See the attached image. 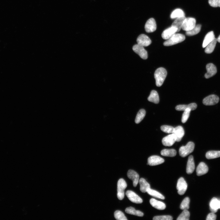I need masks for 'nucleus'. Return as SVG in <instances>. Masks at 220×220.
<instances>
[{
	"instance_id": "6",
	"label": "nucleus",
	"mask_w": 220,
	"mask_h": 220,
	"mask_svg": "<svg viewBox=\"0 0 220 220\" xmlns=\"http://www.w3.org/2000/svg\"><path fill=\"white\" fill-rule=\"evenodd\" d=\"M176 188L179 195H182L185 193L187 188V184L183 177H181L178 180Z\"/></svg>"
},
{
	"instance_id": "16",
	"label": "nucleus",
	"mask_w": 220,
	"mask_h": 220,
	"mask_svg": "<svg viewBox=\"0 0 220 220\" xmlns=\"http://www.w3.org/2000/svg\"><path fill=\"white\" fill-rule=\"evenodd\" d=\"M128 177L133 181L134 187L137 185L139 181V175L136 171L132 170H129L127 173Z\"/></svg>"
},
{
	"instance_id": "30",
	"label": "nucleus",
	"mask_w": 220,
	"mask_h": 220,
	"mask_svg": "<svg viewBox=\"0 0 220 220\" xmlns=\"http://www.w3.org/2000/svg\"><path fill=\"white\" fill-rule=\"evenodd\" d=\"M206 157L208 159H213L220 157V151H210L206 154Z\"/></svg>"
},
{
	"instance_id": "3",
	"label": "nucleus",
	"mask_w": 220,
	"mask_h": 220,
	"mask_svg": "<svg viewBox=\"0 0 220 220\" xmlns=\"http://www.w3.org/2000/svg\"><path fill=\"white\" fill-rule=\"evenodd\" d=\"M194 147L193 142H188L186 145L182 146L180 148L179 150L180 155L182 157H185L193 151Z\"/></svg>"
},
{
	"instance_id": "29",
	"label": "nucleus",
	"mask_w": 220,
	"mask_h": 220,
	"mask_svg": "<svg viewBox=\"0 0 220 220\" xmlns=\"http://www.w3.org/2000/svg\"><path fill=\"white\" fill-rule=\"evenodd\" d=\"M217 39L215 38L214 39L209 43L205 47V52L207 53H211L214 51Z\"/></svg>"
},
{
	"instance_id": "39",
	"label": "nucleus",
	"mask_w": 220,
	"mask_h": 220,
	"mask_svg": "<svg viewBox=\"0 0 220 220\" xmlns=\"http://www.w3.org/2000/svg\"><path fill=\"white\" fill-rule=\"evenodd\" d=\"M160 129L162 131L166 133H172L174 127L171 126L164 125L160 127Z\"/></svg>"
},
{
	"instance_id": "20",
	"label": "nucleus",
	"mask_w": 220,
	"mask_h": 220,
	"mask_svg": "<svg viewBox=\"0 0 220 220\" xmlns=\"http://www.w3.org/2000/svg\"><path fill=\"white\" fill-rule=\"evenodd\" d=\"M172 133L174 134L176 137V141L179 142L184 136L185 133L182 127L179 126L174 128Z\"/></svg>"
},
{
	"instance_id": "18",
	"label": "nucleus",
	"mask_w": 220,
	"mask_h": 220,
	"mask_svg": "<svg viewBox=\"0 0 220 220\" xmlns=\"http://www.w3.org/2000/svg\"><path fill=\"white\" fill-rule=\"evenodd\" d=\"M208 168L207 165L204 162H200L196 169L197 175L200 176L206 174L208 171Z\"/></svg>"
},
{
	"instance_id": "28",
	"label": "nucleus",
	"mask_w": 220,
	"mask_h": 220,
	"mask_svg": "<svg viewBox=\"0 0 220 220\" xmlns=\"http://www.w3.org/2000/svg\"><path fill=\"white\" fill-rule=\"evenodd\" d=\"M160 153L163 156L173 157L176 155L177 152L176 150L174 149H165L162 150Z\"/></svg>"
},
{
	"instance_id": "11",
	"label": "nucleus",
	"mask_w": 220,
	"mask_h": 220,
	"mask_svg": "<svg viewBox=\"0 0 220 220\" xmlns=\"http://www.w3.org/2000/svg\"><path fill=\"white\" fill-rule=\"evenodd\" d=\"M177 138L173 133L164 137L162 139V143L165 146H170L176 141Z\"/></svg>"
},
{
	"instance_id": "40",
	"label": "nucleus",
	"mask_w": 220,
	"mask_h": 220,
	"mask_svg": "<svg viewBox=\"0 0 220 220\" xmlns=\"http://www.w3.org/2000/svg\"><path fill=\"white\" fill-rule=\"evenodd\" d=\"M173 217L170 215H161L154 216L153 220H172Z\"/></svg>"
},
{
	"instance_id": "1",
	"label": "nucleus",
	"mask_w": 220,
	"mask_h": 220,
	"mask_svg": "<svg viewBox=\"0 0 220 220\" xmlns=\"http://www.w3.org/2000/svg\"><path fill=\"white\" fill-rule=\"evenodd\" d=\"M167 74L166 70L163 68H159L156 70L154 75L157 86L160 87L162 85Z\"/></svg>"
},
{
	"instance_id": "21",
	"label": "nucleus",
	"mask_w": 220,
	"mask_h": 220,
	"mask_svg": "<svg viewBox=\"0 0 220 220\" xmlns=\"http://www.w3.org/2000/svg\"><path fill=\"white\" fill-rule=\"evenodd\" d=\"M150 203L153 207L158 210H163L166 207V205L164 203L154 198L150 199Z\"/></svg>"
},
{
	"instance_id": "7",
	"label": "nucleus",
	"mask_w": 220,
	"mask_h": 220,
	"mask_svg": "<svg viewBox=\"0 0 220 220\" xmlns=\"http://www.w3.org/2000/svg\"><path fill=\"white\" fill-rule=\"evenodd\" d=\"M133 50L143 59H146L148 55L147 51L144 47L138 44L134 45L133 47Z\"/></svg>"
},
{
	"instance_id": "26",
	"label": "nucleus",
	"mask_w": 220,
	"mask_h": 220,
	"mask_svg": "<svg viewBox=\"0 0 220 220\" xmlns=\"http://www.w3.org/2000/svg\"><path fill=\"white\" fill-rule=\"evenodd\" d=\"M148 100L149 101L155 104H158L159 102V98L157 92L155 90L151 91L149 96L148 98Z\"/></svg>"
},
{
	"instance_id": "24",
	"label": "nucleus",
	"mask_w": 220,
	"mask_h": 220,
	"mask_svg": "<svg viewBox=\"0 0 220 220\" xmlns=\"http://www.w3.org/2000/svg\"><path fill=\"white\" fill-rule=\"evenodd\" d=\"M185 18V16L177 18L172 24L171 26L176 28L177 32H179L182 28L183 22Z\"/></svg>"
},
{
	"instance_id": "32",
	"label": "nucleus",
	"mask_w": 220,
	"mask_h": 220,
	"mask_svg": "<svg viewBox=\"0 0 220 220\" xmlns=\"http://www.w3.org/2000/svg\"><path fill=\"white\" fill-rule=\"evenodd\" d=\"M146 192L150 195L155 197L163 200L165 199V197L162 194L158 191L151 189L150 188L148 189Z\"/></svg>"
},
{
	"instance_id": "35",
	"label": "nucleus",
	"mask_w": 220,
	"mask_h": 220,
	"mask_svg": "<svg viewBox=\"0 0 220 220\" xmlns=\"http://www.w3.org/2000/svg\"><path fill=\"white\" fill-rule=\"evenodd\" d=\"M190 213L187 210H184L177 219V220H189Z\"/></svg>"
},
{
	"instance_id": "14",
	"label": "nucleus",
	"mask_w": 220,
	"mask_h": 220,
	"mask_svg": "<svg viewBox=\"0 0 220 220\" xmlns=\"http://www.w3.org/2000/svg\"><path fill=\"white\" fill-rule=\"evenodd\" d=\"M207 72L205 74V77L206 79L209 78L215 75L217 73L216 67L212 63L207 64L206 66Z\"/></svg>"
},
{
	"instance_id": "25",
	"label": "nucleus",
	"mask_w": 220,
	"mask_h": 220,
	"mask_svg": "<svg viewBox=\"0 0 220 220\" xmlns=\"http://www.w3.org/2000/svg\"><path fill=\"white\" fill-rule=\"evenodd\" d=\"M138 182L140 185V190L143 193H146L147 189L150 188L149 183L143 178H141L139 180Z\"/></svg>"
},
{
	"instance_id": "23",
	"label": "nucleus",
	"mask_w": 220,
	"mask_h": 220,
	"mask_svg": "<svg viewBox=\"0 0 220 220\" xmlns=\"http://www.w3.org/2000/svg\"><path fill=\"white\" fill-rule=\"evenodd\" d=\"M215 38L213 31H211L208 32L205 35L202 47L205 48L210 42L213 40Z\"/></svg>"
},
{
	"instance_id": "17",
	"label": "nucleus",
	"mask_w": 220,
	"mask_h": 220,
	"mask_svg": "<svg viewBox=\"0 0 220 220\" xmlns=\"http://www.w3.org/2000/svg\"><path fill=\"white\" fill-rule=\"evenodd\" d=\"M218 209H220V200L214 197L210 202V209L212 212L215 213L217 212Z\"/></svg>"
},
{
	"instance_id": "5",
	"label": "nucleus",
	"mask_w": 220,
	"mask_h": 220,
	"mask_svg": "<svg viewBox=\"0 0 220 220\" xmlns=\"http://www.w3.org/2000/svg\"><path fill=\"white\" fill-rule=\"evenodd\" d=\"M196 20L192 17L186 18L185 19L182 28L186 31L192 29L196 26Z\"/></svg>"
},
{
	"instance_id": "31",
	"label": "nucleus",
	"mask_w": 220,
	"mask_h": 220,
	"mask_svg": "<svg viewBox=\"0 0 220 220\" xmlns=\"http://www.w3.org/2000/svg\"><path fill=\"white\" fill-rule=\"evenodd\" d=\"M185 13L182 9H177L172 12L170 17L171 19H174L185 16Z\"/></svg>"
},
{
	"instance_id": "12",
	"label": "nucleus",
	"mask_w": 220,
	"mask_h": 220,
	"mask_svg": "<svg viewBox=\"0 0 220 220\" xmlns=\"http://www.w3.org/2000/svg\"><path fill=\"white\" fill-rule=\"evenodd\" d=\"M145 31L148 33L154 31L156 29V24L155 19L150 18L147 21L145 27Z\"/></svg>"
},
{
	"instance_id": "4",
	"label": "nucleus",
	"mask_w": 220,
	"mask_h": 220,
	"mask_svg": "<svg viewBox=\"0 0 220 220\" xmlns=\"http://www.w3.org/2000/svg\"><path fill=\"white\" fill-rule=\"evenodd\" d=\"M117 196L118 199L122 200L124 196V190L127 186V184L123 178L119 179L117 182Z\"/></svg>"
},
{
	"instance_id": "33",
	"label": "nucleus",
	"mask_w": 220,
	"mask_h": 220,
	"mask_svg": "<svg viewBox=\"0 0 220 220\" xmlns=\"http://www.w3.org/2000/svg\"><path fill=\"white\" fill-rule=\"evenodd\" d=\"M201 27V25L200 24L196 25L192 29L186 31V35L189 36H190L197 34L200 31Z\"/></svg>"
},
{
	"instance_id": "27",
	"label": "nucleus",
	"mask_w": 220,
	"mask_h": 220,
	"mask_svg": "<svg viewBox=\"0 0 220 220\" xmlns=\"http://www.w3.org/2000/svg\"><path fill=\"white\" fill-rule=\"evenodd\" d=\"M125 212L128 214L134 215L140 217H142L144 214L141 211L137 210L131 207L127 208L125 210Z\"/></svg>"
},
{
	"instance_id": "37",
	"label": "nucleus",
	"mask_w": 220,
	"mask_h": 220,
	"mask_svg": "<svg viewBox=\"0 0 220 220\" xmlns=\"http://www.w3.org/2000/svg\"><path fill=\"white\" fill-rule=\"evenodd\" d=\"M114 216L115 218L117 220H127L124 213L120 211H116L114 213Z\"/></svg>"
},
{
	"instance_id": "42",
	"label": "nucleus",
	"mask_w": 220,
	"mask_h": 220,
	"mask_svg": "<svg viewBox=\"0 0 220 220\" xmlns=\"http://www.w3.org/2000/svg\"><path fill=\"white\" fill-rule=\"evenodd\" d=\"M216 218V215L213 212L209 214L207 216V220H215Z\"/></svg>"
},
{
	"instance_id": "9",
	"label": "nucleus",
	"mask_w": 220,
	"mask_h": 220,
	"mask_svg": "<svg viewBox=\"0 0 220 220\" xmlns=\"http://www.w3.org/2000/svg\"><path fill=\"white\" fill-rule=\"evenodd\" d=\"M126 195L129 199L132 202L136 204H141L143 202L142 199L133 191L128 190L126 193Z\"/></svg>"
},
{
	"instance_id": "8",
	"label": "nucleus",
	"mask_w": 220,
	"mask_h": 220,
	"mask_svg": "<svg viewBox=\"0 0 220 220\" xmlns=\"http://www.w3.org/2000/svg\"><path fill=\"white\" fill-rule=\"evenodd\" d=\"M219 100V98L218 96L212 94L204 98L203 100V103L206 105H212L217 104Z\"/></svg>"
},
{
	"instance_id": "41",
	"label": "nucleus",
	"mask_w": 220,
	"mask_h": 220,
	"mask_svg": "<svg viewBox=\"0 0 220 220\" xmlns=\"http://www.w3.org/2000/svg\"><path fill=\"white\" fill-rule=\"evenodd\" d=\"M208 3L213 7H220V0H208Z\"/></svg>"
},
{
	"instance_id": "19",
	"label": "nucleus",
	"mask_w": 220,
	"mask_h": 220,
	"mask_svg": "<svg viewBox=\"0 0 220 220\" xmlns=\"http://www.w3.org/2000/svg\"><path fill=\"white\" fill-rule=\"evenodd\" d=\"M195 169V165L193 156L189 157L187 163L186 172L187 174H191L194 171Z\"/></svg>"
},
{
	"instance_id": "38",
	"label": "nucleus",
	"mask_w": 220,
	"mask_h": 220,
	"mask_svg": "<svg viewBox=\"0 0 220 220\" xmlns=\"http://www.w3.org/2000/svg\"><path fill=\"white\" fill-rule=\"evenodd\" d=\"M191 110L190 109L188 108L184 111L182 118V122L183 123H185L189 116Z\"/></svg>"
},
{
	"instance_id": "34",
	"label": "nucleus",
	"mask_w": 220,
	"mask_h": 220,
	"mask_svg": "<svg viewBox=\"0 0 220 220\" xmlns=\"http://www.w3.org/2000/svg\"><path fill=\"white\" fill-rule=\"evenodd\" d=\"M146 114L145 111L143 109H140L138 112L135 120V123L138 124L144 119Z\"/></svg>"
},
{
	"instance_id": "2",
	"label": "nucleus",
	"mask_w": 220,
	"mask_h": 220,
	"mask_svg": "<svg viewBox=\"0 0 220 220\" xmlns=\"http://www.w3.org/2000/svg\"><path fill=\"white\" fill-rule=\"evenodd\" d=\"M185 36L181 34H175L163 43L165 46H172L181 42L185 40Z\"/></svg>"
},
{
	"instance_id": "43",
	"label": "nucleus",
	"mask_w": 220,
	"mask_h": 220,
	"mask_svg": "<svg viewBox=\"0 0 220 220\" xmlns=\"http://www.w3.org/2000/svg\"><path fill=\"white\" fill-rule=\"evenodd\" d=\"M217 39V41L218 42L220 43V35L219 36Z\"/></svg>"
},
{
	"instance_id": "10",
	"label": "nucleus",
	"mask_w": 220,
	"mask_h": 220,
	"mask_svg": "<svg viewBox=\"0 0 220 220\" xmlns=\"http://www.w3.org/2000/svg\"><path fill=\"white\" fill-rule=\"evenodd\" d=\"M137 44L143 46H147L151 43V41L146 35L141 34L140 35L137 39Z\"/></svg>"
},
{
	"instance_id": "22",
	"label": "nucleus",
	"mask_w": 220,
	"mask_h": 220,
	"mask_svg": "<svg viewBox=\"0 0 220 220\" xmlns=\"http://www.w3.org/2000/svg\"><path fill=\"white\" fill-rule=\"evenodd\" d=\"M197 105L195 103H192L188 105H180L175 107V109L178 111H184L187 108H189L191 110H194L196 109Z\"/></svg>"
},
{
	"instance_id": "15",
	"label": "nucleus",
	"mask_w": 220,
	"mask_h": 220,
	"mask_svg": "<svg viewBox=\"0 0 220 220\" xmlns=\"http://www.w3.org/2000/svg\"><path fill=\"white\" fill-rule=\"evenodd\" d=\"M177 31V29L171 26L164 30L162 34V38L164 39L167 40L174 34Z\"/></svg>"
},
{
	"instance_id": "36",
	"label": "nucleus",
	"mask_w": 220,
	"mask_h": 220,
	"mask_svg": "<svg viewBox=\"0 0 220 220\" xmlns=\"http://www.w3.org/2000/svg\"><path fill=\"white\" fill-rule=\"evenodd\" d=\"M190 201L189 197H187L185 198L180 204V208L182 210L188 209L189 208Z\"/></svg>"
},
{
	"instance_id": "13",
	"label": "nucleus",
	"mask_w": 220,
	"mask_h": 220,
	"mask_svg": "<svg viewBox=\"0 0 220 220\" xmlns=\"http://www.w3.org/2000/svg\"><path fill=\"white\" fill-rule=\"evenodd\" d=\"M164 162V159L160 156L154 155L148 157V165L151 166H154L163 163Z\"/></svg>"
}]
</instances>
